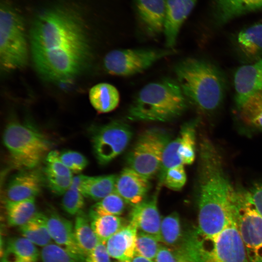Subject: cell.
I'll use <instances>...</instances> for the list:
<instances>
[{"label":"cell","instance_id":"17","mask_svg":"<svg viewBox=\"0 0 262 262\" xmlns=\"http://www.w3.org/2000/svg\"><path fill=\"white\" fill-rule=\"evenodd\" d=\"M197 0H166L164 32L167 48L175 45L181 27Z\"/></svg>","mask_w":262,"mask_h":262},{"label":"cell","instance_id":"38","mask_svg":"<svg viewBox=\"0 0 262 262\" xmlns=\"http://www.w3.org/2000/svg\"><path fill=\"white\" fill-rule=\"evenodd\" d=\"M60 158L72 173L82 172L87 166L88 162L82 153L74 150H66L59 153Z\"/></svg>","mask_w":262,"mask_h":262},{"label":"cell","instance_id":"1","mask_svg":"<svg viewBox=\"0 0 262 262\" xmlns=\"http://www.w3.org/2000/svg\"><path fill=\"white\" fill-rule=\"evenodd\" d=\"M30 38L35 69L44 79L69 82L90 63L91 48L84 23L68 8H51L39 14L31 26Z\"/></svg>","mask_w":262,"mask_h":262},{"label":"cell","instance_id":"16","mask_svg":"<svg viewBox=\"0 0 262 262\" xmlns=\"http://www.w3.org/2000/svg\"><path fill=\"white\" fill-rule=\"evenodd\" d=\"M234 85L237 108L251 95L262 92V59L240 66L234 75Z\"/></svg>","mask_w":262,"mask_h":262},{"label":"cell","instance_id":"46","mask_svg":"<svg viewBox=\"0 0 262 262\" xmlns=\"http://www.w3.org/2000/svg\"><path fill=\"white\" fill-rule=\"evenodd\" d=\"M116 262H123V261H117Z\"/></svg>","mask_w":262,"mask_h":262},{"label":"cell","instance_id":"13","mask_svg":"<svg viewBox=\"0 0 262 262\" xmlns=\"http://www.w3.org/2000/svg\"><path fill=\"white\" fill-rule=\"evenodd\" d=\"M166 0H133L137 22L147 34L156 36L164 32Z\"/></svg>","mask_w":262,"mask_h":262},{"label":"cell","instance_id":"35","mask_svg":"<svg viewBox=\"0 0 262 262\" xmlns=\"http://www.w3.org/2000/svg\"><path fill=\"white\" fill-rule=\"evenodd\" d=\"M45 174L72 177V172L61 161L59 152L56 150L49 151L46 156Z\"/></svg>","mask_w":262,"mask_h":262},{"label":"cell","instance_id":"39","mask_svg":"<svg viewBox=\"0 0 262 262\" xmlns=\"http://www.w3.org/2000/svg\"><path fill=\"white\" fill-rule=\"evenodd\" d=\"M48 185L50 190L58 195H64L70 187L73 177H63L45 174Z\"/></svg>","mask_w":262,"mask_h":262},{"label":"cell","instance_id":"34","mask_svg":"<svg viewBox=\"0 0 262 262\" xmlns=\"http://www.w3.org/2000/svg\"><path fill=\"white\" fill-rule=\"evenodd\" d=\"M155 236L142 232H137L136 240L135 254L154 261L161 245Z\"/></svg>","mask_w":262,"mask_h":262},{"label":"cell","instance_id":"14","mask_svg":"<svg viewBox=\"0 0 262 262\" xmlns=\"http://www.w3.org/2000/svg\"><path fill=\"white\" fill-rule=\"evenodd\" d=\"M150 186L149 179L127 167L117 175L115 192L133 207L144 200Z\"/></svg>","mask_w":262,"mask_h":262},{"label":"cell","instance_id":"37","mask_svg":"<svg viewBox=\"0 0 262 262\" xmlns=\"http://www.w3.org/2000/svg\"><path fill=\"white\" fill-rule=\"evenodd\" d=\"M40 257L42 262H77L65 250L53 243L42 248Z\"/></svg>","mask_w":262,"mask_h":262},{"label":"cell","instance_id":"25","mask_svg":"<svg viewBox=\"0 0 262 262\" xmlns=\"http://www.w3.org/2000/svg\"><path fill=\"white\" fill-rule=\"evenodd\" d=\"M4 207L7 222L13 227L24 225L37 213L34 197L18 201L5 200Z\"/></svg>","mask_w":262,"mask_h":262},{"label":"cell","instance_id":"7","mask_svg":"<svg viewBox=\"0 0 262 262\" xmlns=\"http://www.w3.org/2000/svg\"><path fill=\"white\" fill-rule=\"evenodd\" d=\"M28 60L25 25L19 12L10 3L1 2L0 8V62L9 71L24 68Z\"/></svg>","mask_w":262,"mask_h":262},{"label":"cell","instance_id":"29","mask_svg":"<svg viewBox=\"0 0 262 262\" xmlns=\"http://www.w3.org/2000/svg\"><path fill=\"white\" fill-rule=\"evenodd\" d=\"M74 228L78 246L86 256L100 241L91 227L89 216L82 211L76 215Z\"/></svg>","mask_w":262,"mask_h":262},{"label":"cell","instance_id":"42","mask_svg":"<svg viewBox=\"0 0 262 262\" xmlns=\"http://www.w3.org/2000/svg\"><path fill=\"white\" fill-rule=\"evenodd\" d=\"M181 259L174 248L161 246L154 259V262H180Z\"/></svg>","mask_w":262,"mask_h":262},{"label":"cell","instance_id":"5","mask_svg":"<svg viewBox=\"0 0 262 262\" xmlns=\"http://www.w3.org/2000/svg\"><path fill=\"white\" fill-rule=\"evenodd\" d=\"M174 248L190 262H249L234 218L213 237L203 236L196 229L190 230Z\"/></svg>","mask_w":262,"mask_h":262},{"label":"cell","instance_id":"36","mask_svg":"<svg viewBox=\"0 0 262 262\" xmlns=\"http://www.w3.org/2000/svg\"><path fill=\"white\" fill-rule=\"evenodd\" d=\"M183 164H179L169 168L166 172L163 185L175 191L180 190L185 185L186 174Z\"/></svg>","mask_w":262,"mask_h":262},{"label":"cell","instance_id":"19","mask_svg":"<svg viewBox=\"0 0 262 262\" xmlns=\"http://www.w3.org/2000/svg\"><path fill=\"white\" fill-rule=\"evenodd\" d=\"M137 229L130 223L111 237L105 243L111 258L130 262L135 255Z\"/></svg>","mask_w":262,"mask_h":262},{"label":"cell","instance_id":"31","mask_svg":"<svg viewBox=\"0 0 262 262\" xmlns=\"http://www.w3.org/2000/svg\"><path fill=\"white\" fill-rule=\"evenodd\" d=\"M182 237L180 218L177 212H173L162 219L160 234L161 243L174 248L180 243Z\"/></svg>","mask_w":262,"mask_h":262},{"label":"cell","instance_id":"20","mask_svg":"<svg viewBox=\"0 0 262 262\" xmlns=\"http://www.w3.org/2000/svg\"><path fill=\"white\" fill-rule=\"evenodd\" d=\"M235 46L245 62L251 64L262 59V24H255L240 31L235 39Z\"/></svg>","mask_w":262,"mask_h":262},{"label":"cell","instance_id":"32","mask_svg":"<svg viewBox=\"0 0 262 262\" xmlns=\"http://www.w3.org/2000/svg\"><path fill=\"white\" fill-rule=\"evenodd\" d=\"M126 202L115 192L98 201L89 210V217L101 215L119 216L126 207Z\"/></svg>","mask_w":262,"mask_h":262},{"label":"cell","instance_id":"22","mask_svg":"<svg viewBox=\"0 0 262 262\" xmlns=\"http://www.w3.org/2000/svg\"><path fill=\"white\" fill-rule=\"evenodd\" d=\"M40 253L36 245L24 237H15L7 241L1 259L8 262H36Z\"/></svg>","mask_w":262,"mask_h":262},{"label":"cell","instance_id":"40","mask_svg":"<svg viewBox=\"0 0 262 262\" xmlns=\"http://www.w3.org/2000/svg\"><path fill=\"white\" fill-rule=\"evenodd\" d=\"M111 258L105 244L100 242L86 255L84 262H111Z\"/></svg>","mask_w":262,"mask_h":262},{"label":"cell","instance_id":"3","mask_svg":"<svg viewBox=\"0 0 262 262\" xmlns=\"http://www.w3.org/2000/svg\"><path fill=\"white\" fill-rule=\"evenodd\" d=\"M174 72L188 103L207 115L213 114L221 107L227 82L216 65L206 60L189 57L175 65Z\"/></svg>","mask_w":262,"mask_h":262},{"label":"cell","instance_id":"15","mask_svg":"<svg viewBox=\"0 0 262 262\" xmlns=\"http://www.w3.org/2000/svg\"><path fill=\"white\" fill-rule=\"evenodd\" d=\"M160 189L157 188L152 197L133 207L129 221L138 231L152 235L159 241L162 219L158 208L157 200Z\"/></svg>","mask_w":262,"mask_h":262},{"label":"cell","instance_id":"8","mask_svg":"<svg viewBox=\"0 0 262 262\" xmlns=\"http://www.w3.org/2000/svg\"><path fill=\"white\" fill-rule=\"evenodd\" d=\"M171 140L166 131L151 128L143 131L127 156L129 167L150 179L158 174L164 149Z\"/></svg>","mask_w":262,"mask_h":262},{"label":"cell","instance_id":"21","mask_svg":"<svg viewBox=\"0 0 262 262\" xmlns=\"http://www.w3.org/2000/svg\"><path fill=\"white\" fill-rule=\"evenodd\" d=\"M215 18L219 24L262 8V0H214Z\"/></svg>","mask_w":262,"mask_h":262},{"label":"cell","instance_id":"27","mask_svg":"<svg viewBox=\"0 0 262 262\" xmlns=\"http://www.w3.org/2000/svg\"><path fill=\"white\" fill-rule=\"evenodd\" d=\"M197 119L184 123L179 134L178 155L183 165L191 164L195 160L196 150V128Z\"/></svg>","mask_w":262,"mask_h":262},{"label":"cell","instance_id":"6","mask_svg":"<svg viewBox=\"0 0 262 262\" xmlns=\"http://www.w3.org/2000/svg\"><path fill=\"white\" fill-rule=\"evenodd\" d=\"M2 139L13 164L23 170L36 167L51 147L47 137L28 122L12 121L8 123Z\"/></svg>","mask_w":262,"mask_h":262},{"label":"cell","instance_id":"26","mask_svg":"<svg viewBox=\"0 0 262 262\" xmlns=\"http://www.w3.org/2000/svg\"><path fill=\"white\" fill-rule=\"evenodd\" d=\"M237 109L239 119L243 124L262 131V92L251 95Z\"/></svg>","mask_w":262,"mask_h":262},{"label":"cell","instance_id":"45","mask_svg":"<svg viewBox=\"0 0 262 262\" xmlns=\"http://www.w3.org/2000/svg\"><path fill=\"white\" fill-rule=\"evenodd\" d=\"M1 262H8V261H6L4 260H3V259H1Z\"/></svg>","mask_w":262,"mask_h":262},{"label":"cell","instance_id":"12","mask_svg":"<svg viewBox=\"0 0 262 262\" xmlns=\"http://www.w3.org/2000/svg\"><path fill=\"white\" fill-rule=\"evenodd\" d=\"M46 216L52 240L77 262H84L85 255L78 246L72 223L55 212H51Z\"/></svg>","mask_w":262,"mask_h":262},{"label":"cell","instance_id":"30","mask_svg":"<svg viewBox=\"0 0 262 262\" xmlns=\"http://www.w3.org/2000/svg\"><path fill=\"white\" fill-rule=\"evenodd\" d=\"M89 218L95 234L100 242L104 244L127 225L119 216L101 215Z\"/></svg>","mask_w":262,"mask_h":262},{"label":"cell","instance_id":"43","mask_svg":"<svg viewBox=\"0 0 262 262\" xmlns=\"http://www.w3.org/2000/svg\"><path fill=\"white\" fill-rule=\"evenodd\" d=\"M130 262H154V261L143 256L135 254Z\"/></svg>","mask_w":262,"mask_h":262},{"label":"cell","instance_id":"24","mask_svg":"<svg viewBox=\"0 0 262 262\" xmlns=\"http://www.w3.org/2000/svg\"><path fill=\"white\" fill-rule=\"evenodd\" d=\"M90 102L93 108L100 113H106L115 110L120 101L117 88L111 84L101 82L93 86L89 91Z\"/></svg>","mask_w":262,"mask_h":262},{"label":"cell","instance_id":"33","mask_svg":"<svg viewBox=\"0 0 262 262\" xmlns=\"http://www.w3.org/2000/svg\"><path fill=\"white\" fill-rule=\"evenodd\" d=\"M83 176L79 175L73 177L70 187L63 195L61 203L62 208L69 214L76 215L83 207L84 196L80 189Z\"/></svg>","mask_w":262,"mask_h":262},{"label":"cell","instance_id":"44","mask_svg":"<svg viewBox=\"0 0 262 262\" xmlns=\"http://www.w3.org/2000/svg\"><path fill=\"white\" fill-rule=\"evenodd\" d=\"M180 262H190L184 259H183V258H181L180 260Z\"/></svg>","mask_w":262,"mask_h":262},{"label":"cell","instance_id":"4","mask_svg":"<svg viewBox=\"0 0 262 262\" xmlns=\"http://www.w3.org/2000/svg\"><path fill=\"white\" fill-rule=\"evenodd\" d=\"M188 103L176 80L164 78L142 88L130 105L126 116L133 121H170L186 111Z\"/></svg>","mask_w":262,"mask_h":262},{"label":"cell","instance_id":"9","mask_svg":"<svg viewBox=\"0 0 262 262\" xmlns=\"http://www.w3.org/2000/svg\"><path fill=\"white\" fill-rule=\"evenodd\" d=\"M174 53L173 49L168 48L114 49L105 55L103 66L110 74L128 77L145 71L159 60Z\"/></svg>","mask_w":262,"mask_h":262},{"label":"cell","instance_id":"10","mask_svg":"<svg viewBox=\"0 0 262 262\" xmlns=\"http://www.w3.org/2000/svg\"><path fill=\"white\" fill-rule=\"evenodd\" d=\"M233 215L249 262H262V217L245 192L236 191Z\"/></svg>","mask_w":262,"mask_h":262},{"label":"cell","instance_id":"2","mask_svg":"<svg viewBox=\"0 0 262 262\" xmlns=\"http://www.w3.org/2000/svg\"><path fill=\"white\" fill-rule=\"evenodd\" d=\"M196 192L197 232L206 237L221 233L234 218V190L224 168L220 153L213 142L200 138Z\"/></svg>","mask_w":262,"mask_h":262},{"label":"cell","instance_id":"18","mask_svg":"<svg viewBox=\"0 0 262 262\" xmlns=\"http://www.w3.org/2000/svg\"><path fill=\"white\" fill-rule=\"evenodd\" d=\"M43 177L35 170H22L14 175L5 188L6 200L18 201L35 197L41 192Z\"/></svg>","mask_w":262,"mask_h":262},{"label":"cell","instance_id":"41","mask_svg":"<svg viewBox=\"0 0 262 262\" xmlns=\"http://www.w3.org/2000/svg\"><path fill=\"white\" fill-rule=\"evenodd\" d=\"M245 192L249 201L262 217V183L254 184Z\"/></svg>","mask_w":262,"mask_h":262},{"label":"cell","instance_id":"28","mask_svg":"<svg viewBox=\"0 0 262 262\" xmlns=\"http://www.w3.org/2000/svg\"><path fill=\"white\" fill-rule=\"evenodd\" d=\"M19 231L23 237L36 246L43 247L52 243L44 213L37 212L27 223L19 227Z\"/></svg>","mask_w":262,"mask_h":262},{"label":"cell","instance_id":"23","mask_svg":"<svg viewBox=\"0 0 262 262\" xmlns=\"http://www.w3.org/2000/svg\"><path fill=\"white\" fill-rule=\"evenodd\" d=\"M117 175L83 176L80 189L84 197L99 201L115 191Z\"/></svg>","mask_w":262,"mask_h":262},{"label":"cell","instance_id":"11","mask_svg":"<svg viewBox=\"0 0 262 262\" xmlns=\"http://www.w3.org/2000/svg\"><path fill=\"white\" fill-rule=\"evenodd\" d=\"M132 135L130 126L120 120H114L93 130L91 141L98 163L106 165L121 154Z\"/></svg>","mask_w":262,"mask_h":262}]
</instances>
